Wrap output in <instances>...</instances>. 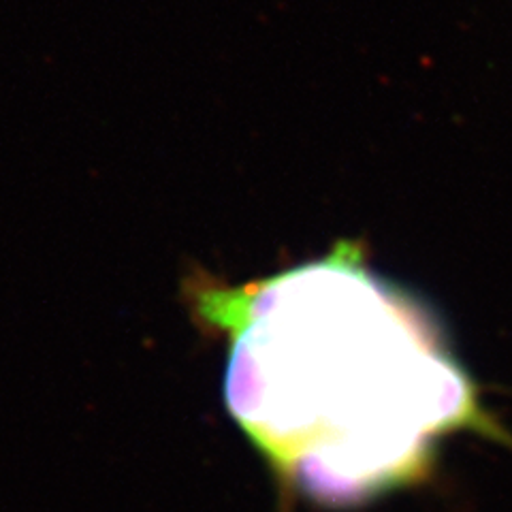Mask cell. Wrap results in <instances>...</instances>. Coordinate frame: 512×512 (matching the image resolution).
<instances>
[{
	"mask_svg": "<svg viewBox=\"0 0 512 512\" xmlns=\"http://www.w3.org/2000/svg\"><path fill=\"white\" fill-rule=\"evenodd\" d=\"M229 340L224 402L280 483L331 506L423 476L436 440L498 436L429 312L357 244L244 286L188 280Z\"/></svg>",
	"mask_w": 512,
	"mask_h": 512,
	"instance_id": "obj_1",
	"label": "cell"
}]
</instances>
